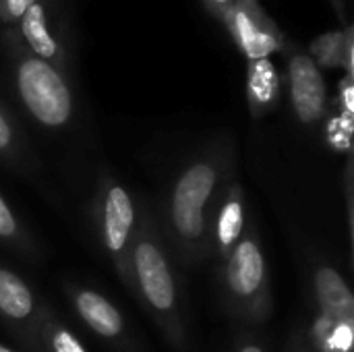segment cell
I'll return each instance as SVG.
<instances>
[{
  "label": "cell",
  "mask_w": 354,
  "mask_h": 352,
  "mask_svg": "<svg viewBox=\"0 0 354 352\" xmlns=\"http://www.w3.org/2000/svg\"><path fill=\"white\" fill-rule=\"evenodd\" d=\"M201 4L220 25H224L230 8L234 6V0H201Z\"/></svg>",
  "instance_id": "7402d4cb"
},
{
  "label": "cell",
  "mask_w": 354,
  "mask_h": 352,
  "mask_svg": "<svg viewBox=\"0 0 354 352\" xmlns=\"http://www.w3.org/2000/svg\"><path fill=\"white\" fill-rule=\"evenodd\" d=\"M37 0H0V27H15Z\"/></svg>",
  "instance_id": "ffe728a7"
},
{
  "label": "cell",
  "mask_w": 354,
  "mask_h": 352,
  "mask_svg": "<svg viewBox=\"0 0 354 352\" xmlns=\"http://www.w3.org/2000/svg\"><path fill=\"white\" fill-rule=\"evenodd\" d=\"M353 154L346 156L344 164V199H346V226H348V239L353 245L354 239V166Z\"/></svg>",
  "instance_id": "44dd1931"
},
{
  "label": "cell",
  "mask_w": 354,
  "mask_h": 352,
  "mask_svg": "<svg viewBox=\"0 0 354 352\" xmlns=\"http://www.w3.org/2000/svg\"><path fill=\"white\" fill-rule=\"evenodd\" d=\"M222 27L247 60L272 58V54L284 50L288 39L261 4L253 6L243 0H234Z\"/></svg>",
  "instance_id": "9c48e42d"
},
{
  "label": "cell",
  "mask_w": 354,
  "mask_h": 352,
  "mask_svg": "<svg viewBox=\"0 0 354 352\" xmlns=\"http://www.w3.org/2000/svg\"><path fill=\"white\" fill-rule=\"evenodd\" d=\"M66 299L79 322L118 352H137L120 309L102 293L81 284H64Z\"/></svg>",
  "instance_id": "ba28073f"
},
{
  "label": "cell",
  "mask_w": 354,
  "mask_h": 352,
  "mask_svg": "<svg viewBox=\"0 0 354 352\" xmlns=\"http://www.w3.org/2000/svg\"><path fill=\"white\" fill-rule=\"evenodd\" d=\"M282 54L286 56V83L292 114L299 124L313 129L324 122L330 104L326 77L313 58L295 41L286 39Z\"/></svg>",
  "instance_id": "52a82bcc"
},
{
  "label": "cell",
  "mask_w": 354,
  "mask_h": 352,
  "mask_svg": "<svg viewBox=\"0 0 354 352\" xmlns=\"http://www.w3.org/2000/svg\"><path fill=\"white\" fill-rule=\"evenodd\" d=\"M0 243L17 249V253L23 255L33 253L31 237L27 234L25 226L21 224V220L17 218V214L12 212L10 203L4 199L2 193H0Z\"/></svg>",
  "instance_id": "d6986e66"
},
{
  "label": "cell",
  "mask_w": 354,
  "mask_h": 352,
  "mask_svg": "<svg viewBox=\"0 0 354 352\" xmlns=\"http://www.w3.org/2000/svg\"><path fill=\"white\" fill-rule=\"evenodd\" d=\"M93 224L100 245L122 286L133 295L131 251L137 228V205L131 193L110 172L100 170L93 195Z\"/></svg>",
  "instance_id": "5b68a950"
},
{
  "label": "cell",
  "mask_w": 354,
  "mask_h": 352,
  "mask_svg": "<svg viewBox=\"0 0 354 352\" xmlns=\"http://www.w3.org/2000/svg\"><path fill=\"white\" fill-rule=\"evenodd\" d=\"M133 297L160 328L174 352H189V334L183 317L176 276L164 245L158 218L147 203L137 210V228L131 251Z\"/></svg>",
  "instance_id": "7a4b0ae2"
},
{
  "label": "cell",
  "mask_w": 354,
  "mask_h": 352,
  "mask_svg": "<svg viewBox=\"0 0 354 352\" xmlns=\"http://www.w3.org/2000/svg\"><path fill=\"white\" fill-rule=\"evenodd\" d=\"M307 54L319 68H342L344 75H353V25L348 23L342 29H332L317 35L309 44Z\"/></svg>",
  "instance_id": "9a60e30c"
},
{
  "label": "cell",
  "mask_w": 354,
  "mask_h": 352,
  "mask_svg": "<svg viewBox=\"0 0 354 352\" xmlns=\"http://www.w3.org/2000/svg\"><path fill=\"white\" fill-rule=\"evenodd\" d=\"M313 297L322 313L336 322L354 326V295L342 274L328 261H317L313 268Z\"/></svg>",
  "instance_id": "7c38bea8"
},
{
  "label": "cell",
  "mask_w": 354,
  "mask_h": 352,
  "mask_svg": "<svg viewBox=\"0 0 354 352\" xmlns=\"http://www.w3.org/2000/svg\"><path fill=\"white\" fill-rule=\"evenodd\" d=\"M35 352H89L85 344L73 334L50 309L44 307L37 332H35Z\"/></svg>",
  "instance_id": "e0dca14e"
},
{
  "label": "cell",
  "mask_w": 354,
  "mask_h": 352,
  "mask_svg": "<svg viewBox=\"0 0 354 352\" xmlns=\"http://www.w3.org/2000/svg\"><path fill=\"white\" fill-rule=\"evenodd\" d=\"M282 79L272 58L247 60V104L253 120L266 118L280 104Z\"/></svg>",
  "instance_id": "4fadbf2b"
},
{
  "label": "cell",
  "mask_w": 354,
  "mask_h": 352,
  "mask_svg": "<svg viewBox=\"0 0 354 352\" xmlns=\"http://www.w3.org/2000/svg\"><path fill=\"white\" fill-rule=\"evenodd\" d=\"M286 352H313L311 344H309V340H307V334L297 332V334L292 336L290 346L286 349Z\"/></svg>",
  "instance_id": "cb8c5ba5"
},
{
  "label": "cell",
  "mask_w": 354,
  "mask_h": 352,
  "mask_svg": "<svg viewBox=\"0 0 354 352\" xmlns=\"http://www.w3.org/2000/svg\"><path fill=\"white\" fill-rule=\"evenodd\" d=\"M0 46L15 95L25 112L48 131L66 129L77 112L73 79L31 54L15 27L0 29Z\"/></svg>",
  "instance_id": "3957f363"
},
{
  "label": "cell",
  "mask_w": 354,
  "mask_h": 352,
  "mask_svg": "<svg viewBox=\"0 0 354 352\" xmlns=\"http://www.w3.org/2000/svg\"><path fill=\"white\" fill-rule=\"evenodd\" d=\"M15 29L31 54L73 79L75 33L66 0H37Z\"/></svg>",
  "instance_id": "8992f818"
},
{
  "label": "cell",
  "mask_w": 354,
  "mask_h": 352,
  "mask_svg": "<svg viewBox=\"0 0 354 352\" xmlns=\"http://www.w3.org/2000/svg\"><path fill=\"white\" fill-rule=\"evenodd\" d=\"M44 307L46 303L37 301L21 276L0 266V319L31 352H35V332Z\"/></svg>",
  "instance_id": "30bf717a"
},
{
  "label": "cell",
  "mask_w": 354,
  "mask_h": 352,
  "mask_svg": "<svg viewBox=\"0 0 354 352\" xmlns=\"http://www.w3.org/2000/svg\"><path fill=\"white\" fill-rule=\"evenodd\" d=\"M0 29H2V27H0Z\"/></svg>",
  "instance_id": "83f0119b"
},
{
  "label": "cell",
  "mask_w": 354,
  "mask_h": 352,
  "mask_svg": "<svg viewBox=\"0 0 354 352\" xmlns=\"http://www.w3.org/2000/svg\"><path fill=\"white\" fill-rule=\"evenodd\" d=\"M307 340L313 352H353L354 326L336 322L330 315L315 309V315L309 324Z\"/></svg>",
  "instance_id": "2e32d148"
},
{
  "label": "cell",
  "mask_w": 354,
  "mask_h": 352,
  "mask_svg": "<svg viewBox=\"0 0 354 352\" xmlns=\"http://www.w3.org/2000/svg\"><path fill=\"white\" fill-rule=\"evenodd\" d=\"M353 75H344L336 98L328 104L324 118V139L328 147L338 156L353 154Z\"/></svg>",
  "instance_id": "5bb4252c"
},
{
  "label": "cell",
  "mask_w": 354,
  "mask_h": 352,
  "mask_svg": "<svg viewBox=\"0 0 354 352\" xmlns=\"http://www.w3.org/2000/svg\"><path fill=\"white\" fill-rule=\"evenodd\" d=\"M0 352H15V351H10L8 346H4V344H0Z\"/></svg>",
  "instance_id": "4316f807"
},
{
  "label": "cell",
  "mask_w": 354,
  "mask_h": 352,
  "mask_svg": "<svg viewBox=\"0 0 354 352\" xmlns=\"http://www.w3.org/2000/svg\"><path fill=\"white\" fill-rule=\"evenodd\" d=\"M330 4H332V8H334V12H336V17H338V21L342 23V27H346V25H348V12H346V0H330Z\"/></svg>",
  "instance_id": "d4e9b609"
},
{
  "label": "cell",
  "mask_w": 354,
  "mask_h": 352,
  "mask_svg": "<svg viewBox=\"0 0 354 352\" xmlns=\"http://www.w3.org/2000/svg\"><path fill=\"white\" fill-rule=\"evenodd\" d=\"M236 149L228 135L197 149L174 174L164 201V239L183 268L212 257V220L232 178Z\"/></svg>",
  "instance_id": "6da1fadb"
},
{
  "label": "cell",
  "mask_w": 354,
  "mask_h": 352,
  "mask_svg": "<svg viewBox=\"0 0 354 352\" xmlns=\"http://www.w3.org/2000/svg\"><path fill=\"white\" fill-rule=\"evenodd\" d=\"M245 218V191L241 180L232 178L212 220V257H216L218 263H222L230 255V251L243 237L247 226Z\"/></svg>",
  "instance_id": "8fae6325"
},
{
  "label": "cell",
  "mask_w": 354,
  "mask_h": 352,
  "mask_svg": "<svg viewBox=\"0 0 354 352\" xmlns=\"http://www.w3.org/2000/svg\"><path fill=\"white\" fill-rule=\"evenodd\" d=\"M27 156L25 137L12 112L0 100V162L2 164H23Z\"/></svg>",
  "instance_id": "ac0fdd59"
},
{
  "label": "cell",
  "mask_w": 354,
  "mask_h": 352,
  "mask_svg": "<svg viewBox=\"0 0 354 352\" xmlns=\"http://www.w3.org/2000/svg\"><path fill=\"white\" fill-rule=\"evenodd\" d=\"M243 2H247V4H253V6H259V4H261L259 0H243Z\"/></svg>",
  "instance_id": "484cf974"
},
{
  "label": "cell",
  "mask_w": 354,
  "mask_h": 352,
  "mask_svg": "<svg viewBox=\"0 0 354 352\" xmlns=\"http://www.w3.org/2000/svg\"><path fill=\"white\" fill-rule=\"evenodd\" d=\"M222 305L239 322L263 324L272 313L268 263L255 224H247L243 237L220 263Z\"/></svg>",
  "instance_id": "277c9868"
},
{
  "label": "cell",
  "mask_w": 354,
  "mask_h": 352,
  "mask_svg": "<svg viewBox=\"0 0 354 352\" xmlns=\"http://www.w3.org/2000/svg\"><path fill=\"white\" fill-rule=\"evenodd\" d=\"M232 352H268L263 349V344L259 340H255L253 336H241L234 342V351Z\"/></svg>",
  "instance_id": "603a6c76"
}]
</instances>
